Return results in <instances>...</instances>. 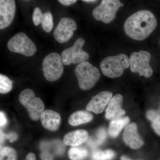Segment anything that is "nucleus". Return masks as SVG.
<instances>
[{
    "instance_id": "nucleus-7",
    "label": "nucleus",
    "mask_w": 160,
    "mask_h": 160,
    "mask_svg": "<svg viewBox=\"0 0 160 160\" xmlns=\"http://www.w3.org/2000/svg\"><path fill=\"white\" fill-rule=\"evenodd\" d=\"M7 46L10 51L27 57L34 55L37 50L33 42L23 32L18 33L11 38Z\"/></svg>"
},
{
    "instance_id": "nucleus-31",
    "label": "nucleus",
    "mask_w": 160,
    "mask_h": 160,
    "mask_svg": "<svg viewBox=\"0 0 160 160\" xmlns=\"http://www.w3.org/2000/svg\"><path fill=\"white\" fill-rule=\"evenodd\" d=\"M35 156L33 153H29L27 155L26 160H35Z\"/></svg>"
},
{
    "instance_id": "nucleus-14",
    "label": "nucleus",
    "mask_w": 160,
    "mask_h": 160,
    "mask_svg": "<svg viewBox=\"0 0 160 160\" xmlns=\"http://www.w3.org/2000/svg\"><path fill=\"white\" fill-rule=\"evenodd\" d=\"M123 99L120 94L115 95L112 98L106 110L105 117L107 119H115L125 115L126 112L122 107Z\"/></svg>"
},
{
    "instance_id": "nucleus-26",
    "label": "nucleus",
    "mask_w": 160,
    "mask_h": 160,
    "mask_svg": "<svg viewBox=\"0 0 160 160\" xmlns=\"http://www.w3.org/2000/svg\"><path fill=\"white\" fill-rule=\"evenodd\" d=\"M44 13L42 12L39 7H36L33 11L32 14V21L35 26H38L42 23Z\"/></svg>"
},
{
    "instance_id": "nucleus-13",
    "label": "nucleus",
    "mask_w": 160,
    "mask_h": 160,
    "mask_svg": "<svg viewBox=\"0 0 160 160\" xmlns=\"http://www.w3.org/2000/svg\"><path fill=\"white\" fill-rule=\"evenodd\" d=\"M123 139L126 145L132 149H139L144 144L142 139L138 133L137 126L135 123H131L126 127Z\"/></svg>"
},
{
    "instance_id": "nucleus-30",
    "label": "nucleus",
    "mask_w": 160,
    "mask_h": 160,
    "mask_svg": "<svg viewBox=\"0 0 160 160\" xmlns=\"http://www.w3.org/2000/svg\"><path fill=\"white\" fill-rule=\"evenodd\" d=\"M59 2L65 6H69L74 4L77 2L76 0H59Z\"/></svg>"
},
{
    "instance_id": "nucleus-21",
    "label": "nucleus",
    "mask_w": 160,
    "mask_h": 160,
    "mask_svg": "<svg viewBox=\"0 0 160 160\" xmlns=\"http://www.w3.org/2000/svg\"><path fill=\"white\" fill-rule=\"evenodd\" d=\"M88 155L87 149L78 146H72L69 151V157L71 160H83Z\"/></svg>"
},
{
    "instance_id": "nucleus-12",
    "label": "nucleus",
    "mask_w": 160,
    "mask_h": 160,
    "mask_svg": "<svg viewBox=\"0 0 160 160\" xmlns=\"http://www.w3.org/2000/svg\"><path fill=\"white\" fill-rule=\"evenodd\" d=\"M112 96V93L111 92H101L92 98L91 101L86 106V110L96 114L102 113L109 104Z\"/></svg>"
},
{
    "instance_id": "nucleus-1",
    "label": "nucleus",
    "mask_w": 160,
    "mask_h": 160,
    "mask_svg": "<svg viewBox=\"0 0 160 160\" xmlns=\"http://www.w3.org/2000/svg\"><path fill=\"white\" fill-rule=\"evenodd\" d=\"M157 26V21L152 12L140 10L129 16L124 24L126 35L132 39L143 41L147 38Z\"/></svg>"
},
{
    "instance_id": "nucleus-11",
    "label": "nucleus",
    "mask_w": 160,
    "mask_h": 160,
    "mask_svg": "<svg viewBox=\"0 0 160 160\" xmlns=\"http://www.w3.org/2000/svg\"><path fill=\"white\" fill-rule=\"evenodd\" d=\"M16 3L14 0L0 1V29L7 28L11 25L16 12Z\"/></svg>"
},
{
    "instance_id": "nucleus-4",
    "label": "nucleus",
    "mask_w": 160,
    "mask_h": 160,
    "mask_svg": "<svg viewBox=\"0 0 160 160\" xmlns=\"http://www.w3.org/2000/svg\"><path fill=\"white\" fill-rule=\"evenodd\" d=\"M44 77L49 82L57 81L64 71L62 56L56 52H52L44 58L42 62Z\"/></svg>"
},
{
    "instance_id": "nucleus-9",
    "label": "nucleus",
    "mask_w": 160,
    "mask_h": 160,
    "mask_svg": "<svg viewBox=\"0 0 160 160\" xmlns=\"http://www.w3.org/2000/svg\"><path fill=\"white\" fill-rule=\"evenodd\" d=\"M84 44V39L79 38L71 47L65 49L61 56L63 64L66 66L71 64H79L89 59V54L82 49Z\"/></svg>"
},
{
    "instance_id": "nucleus-5",
    "label": "nucleus",
    "mask_w": 160,
    "mask_h": 160,
    "mask_svg": "<svg viewBox=\"0 0 160 160\" xmlns=\"http://www.w3.org/2000/svg\"><path fill=\"white\" fill-rule=\"evenodd\" d=\"M19 100L27 109L32 120L37 121L39 119L45 106L41 99L36 97L34 92L29 89L23 90L20 93Z\"/></svg>"
},
{
    "instance_id": "nucleus-20",
    "label": "nucleus",
    "mask_w": 160,
    "mask_h": 160,
    "mask_svg": "<svg viewBox=\"0 0 160 160\" xmlns=\"http://www.w3.org/2000/svg\"><path fill=\"white\" fill-rule=\"evenodd\" d=\"M107 138L106 130L104 128H101L98 130L96 133L92 137L89 138L87 143L92 148H95L102 145L105 142Z\"/></svg>"
},
{
    "instance_id": "nucleus-15",
    "label": "nucleus",
    "mask_w": 160,
    "mask_h": 160,
    "mask_svg": "<svg viewBox=\"0 0 160 160\" xmlns=\"http://www.w3.org/2000/svg\"><path fill=\"white\" fill-rule=\"evenodd\" d=\"M41 122L44 128L50 131H55L59 127L61 117L58 113L51 110L43 111L41 116Z\"/></svg>"
},
{
    "instance_id": "nucleus-25",
    "label": "nucleus",
    "mask_w": 160,
    "mask_h": 160,
    "mask_svg": "<svg viewBox=\"0 0 160 160\" xmlns=\"http://www.w3.org/2000/svg\"><path fill=\"white\" fill-rule=\"evenodd\" d=\"M0 158L1 160H16V152L11 147H3L1 149Z\"/></svg>"
},
{
    "instance_id": "nucleus-2",
    "label": "nucleus",
    "mask_w": 160,
    "mask_h": 160,
    "mask_svg": "<svg viewBox=\"0 0 160 160\" xmlns=\"http://www.w3.org/2000/svg\"><path fill=\"white\" fill-rule=\"evenodd\" d=\"M130 66V60L126 54H120L105 58L100 64L103 74L109 78H118Z\"/></svg>"
},
{
    "instance_id": "nucleus-23",
    "label": "nucleus",
    "mask_w": 160,
    "mask_h": 160,
    "mask_svg": "<svg viewBox=\"0 0 160 160\" xmlns=\"http://www.w3.org/2000/svg\"><path fill=\"white\" fill-rule=\"evenodd\" d=\"M42 26L43 30L47 32H49L53 29V22L52 14L49 12L44 13L42 20Z\"/></svg>"
},
{
    "instance_id": "nucleus-32",
    "label": "nucleus",
    "mask_w": 160,
    "mask_h": 160,
    "mask_svg": "<svg viewBox=\"0 0 160 160\" xmlns=\"http://www.w3.org/2000/svg\"><path fill=\"white\" fill-rule=\"evenodd\" d=\"M6 140L5 139V134L1 130V143H2Z\"/></svg>"
},
{
    "instance_id": "nucleus-34",
    "label": "nucleus",
    "mask_w": 160,
    "mask_h": 160,
    "mask_svg": "<svg viewBox=\"0 0 160 160\" xmlns=\"http://www.w3.org/2000/svg\"><path fill=\"white\" fill-rule=\"evenodd\" d=\"M121 160H132L129 159V158L126 156H122L121 157Z\"/></svg>"
},
{
    "instance_id": "nucleus-27",
    "label": "nucleus",
    "mask_w": 160,
    "mask_h": 160,
    "mask_svg": "<svg viewBox=\"0 0 160 160\" xmlns=\"http://www.w3.org/2000/svg\"><path fill=\"white\" fill-rule=\"evenodd\" d=\"M41 158L42 160H52L53 156L49 152L45 151L42 152Z\"/></svg>"
},
{
    "instance_id": "nucleus-18",
    "label": "nucleus",
    "mask_w": 160,
    "mask_h": 160,
    "mask_svg": "<svg viewBox=\"0 0 160 160\" xmlns=\"http://www.w3.org/2000/svg\"><path fill=\"white\" fill-rule=\"evenodd\" d=\"M92 115L88 111H78L70 115L69 118V123L71 126H78L89 122L92 119Z\"/></svg>"
},
{
    "instance_id": "nucleus-19",
    "label": "nucleus",
    "mask_w": 160,
    "mask_h": 160,
    "mask_svg": "<svg viewBox=\"0 0 160 160\" xmlns=\"http://www.w3.org/2000/svg\"><path fill=\"white\" fill-rule=\"evenodd\" d=\"M147 118L151 122L152 129L160 136V106L158 110L151 109L146 112Z\"/></svg>"
},
{
    "instance_id": "nucleus-24",
    "label": "nucleus",
    "mask_w": 160,
    "mask_h": 160,
    "mask_svg": "<svg viewBox=\"0 0 160 160\" xmlns=\"http://www.w3.org/2000/svg\"><path fill=\"white\" fill-rule=\"evenodd\" d=\"M12 88V81L6 76L0 74V92L3 94L8 93Z\"/></svg>"
},
{
    "instance_id": "nucleus-3",
    "label": "nucleus",
    "mask_w": 160,
    "mask_h": 160,
    "mask_svg": "<svg viewBox=\"0 0 160 160\" xmlns=\"http://www.w3.org/2000/svg\"><path fill=\"white\" fill-rule=\"evenodd\" d=\"M76 76L81 89L88 90L92 88L99 79V70L91 63L83 62L78 64L75 69Z\"/></svg>"
},
{
    "instance_id": "nucleus-6",
    "label": "nucleus",
    "mask_w": 160,
    "mask_h": 160,
    "mask_svg": "<svg viewBox=\"0 0 160 160\" xmlns=\"http://www.w3.org/2000/svg\"><path fill=\"white\" fill-rule=\"evenodd\" d=\"M123 6L124 4L118 0H102L93 9L92 16L95 19L108 24L114 19L117 12Z\"/></svg>"
},
{
    "instance_id": "nucleus-29",
    "label": "nucleus",
    "mask_w": 160,
    "mask_h": 160,
    "mask_svg": "<svg viewBox=\"0 0 160 160\" xmlns=\"http://www.w3.org/2000/svg\"><path fill=\"white\" fill-rule=\"evenodd\" d=\"M18 135L16 133L12 132V133H9V134H5V139H9L11 142H14L17 139Z\"/></svg>"
},
{
    "instance_id": "nucleus-16",
    "label": "nucleus",
    "mask_w": 160,
    "mask_h": 160,
    "mask_svg": "<svg viewBox=\"0 0 160 160\" xmlns=\"http://www.w3.org/2000/svg\"><path fill=\"white\" fill-rule=\"evenodd\" d=\"M88 138V133L84 130H77L71 132L65 136L64 144L67 146H78L86 142Z\"/></svg>"
},
{
    "instance_id": "nucleus-8",
    "label": "nucleus",
    "mask_w": 160,
    "mask_h": 160,
    "mask_svg": "<svg viewBox=\"0 0 160 160\" xmlns=\"http://www.w3.org/2000/svg\"><path fill=\"white\" fill-rule=\"evenodd\" d=\"M151 56L149 52L140 51L133 52L130 56V70L133 72H138L140 76L149 78L153 73V70L149 65Z\"/></svg>"
},
{
    "instance_id": "nucleus-10",
    "label": "nucleus",
    "mask_w": 160,
    "mask_h": 160,
    "mask_svg": "<svg viewBox=\"0 0 160 160\" xmlns=\"http://www.w3.org/2000/svg\"><path fill=\"white\" fill-rule=\"evenodd\" d=\"M77 29V25L74 20L70 18H62L53 32L54 38L59 43H66L71 38L73 32Z\"/></svg>"
},
{
    "instance_id": "nucleus-33",
    "label": "nucleus",
    "mask_w": 160,
    "mask_h": 160,
    "mask_svg": "<svg viewBox=\"0 0 160 160\" xmlns=\"http://www.w3.org/2000/svg\"><path fill=\"white\" fill-rule=\"evenodd\" d=\"M82 1L86 3H94L97 2V1H94V0H84Z\"/></svg>"
},
{
    "instance_id": "nucleus-22",
    "label": "nucleus",
    "mask_w": 160,
    "mask_h": 160,
    "mask_svg": "<svg viewBox=\"0 0 160 160\" xmlns=\"http://www.w3.org/2000/svg\"><path fill=\"white\" fill-rule=\"evenodd\" d=\"M115 153L111 150H95L92 154L94 160H111L114 158Z\"/></svg>"
},
{
    "instance_id": "nucleus-35",
    "label": "nucleus",
    "mask_w": 160,
    "mask_h": 160,
    "mask_svg": "<svg viewBox=\"0 0 160 160\" xmlns=\"http://www.w3.org/2000/svg\"></svg>"
},
{
    "instance_id": "nucleus-17",
    "label": "nucleus",
    "mask_w": 160,
    "mask_h": 160,
    "mask_svg": "<svg viewBox=\"0 0 160 160\" xmlns=\"http://www.w3.org/2000/svg\"><path fill=\"white\" fill-rule=\"evenodd\" d=\"M129 122V118L128 117L111 120L108 130L110 136L113 138L117 137L122 129L128 125Z\"/></svg>"
},
{
    "instance_id": "nucleus-28",
    "label": "nucleus",
    "mask_w": 160,
    "mask_h": 160,
    "mask_svg": "<svg viewBox=\"0 0 160 160\" xmlns=\"http://www.w3.org/2000/svg\"><path fill=\"white\" fill-rule=\"evenodd\" d=\"M0 125L1 127L6 126L7 123V120L4 112L1 111L0 112Z\"/></svg>"
}]
</instances>
